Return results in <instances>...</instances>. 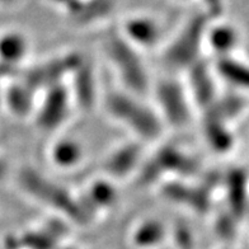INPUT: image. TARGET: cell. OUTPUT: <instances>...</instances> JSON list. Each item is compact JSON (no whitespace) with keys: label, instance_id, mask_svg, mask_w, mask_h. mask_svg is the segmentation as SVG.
<instances>
[{"label":"cell","instance_id":"obj_1","mask_svg":"<svg viewBox=\"0 0 249 249\" xmlns=\"http://www.w3.org/2000/svg\"><path fill=\"white\" fill-rule=\"evenodd\" d=\"M16 184L24 197L45 207L53 216L62 217L71 225L82 228L93 224L83 209L78 194H74L35 165H22L17 171Z\"/></svg>","mask_w":249,"mask_h":249},{"label":"cell","instance_id":"obj_2","mask_svg":"<svg viewBox=\"0 0 249 249\" xmlns=\"http://www.w3.org/2000/svg\"><path fill=\"white\" fill-rule=\"evenodd\" d=\"M142 95L122 88L109 89L102 95L101 105L107 117L142 144H155L163 138L167 127L153 103Z\"/></svg>","mask_w":249,"mask_h":249},{"label":"cell","instance_id":"obj_3","mask_svg":"<svg viewBox=\"0 0 249 249\" xmlns=\"http://www.w3.org/2000/svg\"><path fill=\"white\" fill-rule=\"evenodd\" d=\"M202 171L200 160L177 144L159 145L145 157L134 179L139 187H158L168 179H192Z\"/></svg>","mask_w":249,"mask_h":249},{"label":"cell","instance_id":"obj_4","mask_svg":"<svg viewBox=\"0 0 249 249\" xmlns=\"http://www.w3.org/2000/svg\"><path fill=\"white\" fill-rule=\"evenodd\" d=\"M102 49L120 88L142 97L151 92L153 80L144 53L130 45L118 31L106 36Z\"/></svg>","mask_w":249,"mask_h":249},{"label":"cell","instance_id":"obj_5","mask_svg":"<svg viewBox=\"0 0 249 249\" xmlns=\"http://www.w3.org/2000/svg\"><path fill=\"white\" fill-rule=\"evenodd\" d=\"M210 17L197 14L187 19L173 36L161 46L160 60L171 72L183 74L205 56V35Z\"/></svg>","mask_w":249,"mask_h":249},{"label":"cell","instance_id":"obj_6","mask_svg":"<svg viewBox=\"0 0 249 249\" xmlns=\"http://www.w3.org/2000/svg\"><path fill=\"white\" fill-rule=\"evenodd\" d=\"M155 109L164 126L173 130H183L194 122L197 111L191 101L182 78L167 75L153 82Z\"/></svg>","mask_w":249,"mask_h":249},{"label":"cell","instance_id":"obj_7","mask_svg":"<svg viewBox=\"0 0 249 249\" xmlns=\"http://www.w3.org/2000/svg\"><path fill=\"white\" fill-rule=\"evenodd\" d=\"M86 57L75 50L57 53L31 66H24L20 79L39 94L51 87L68 83Z\"/></svg>","mask_w":249,"mask_h":249},{"label":"cell","instance_id":"obj_8","mask_svg":"<svg viewBox=\"0 0 249 249\" xmlns=\"http://www.w3.org/2000/svg\"><path fill=\"white\" fill-rule=\"evenodd\" d=\"M74 108L68 83L51 87L39 93L32 116L33 124L43 134L60 132L69 122Z\"/></svg>","mask_w":249,"mask_h":249},{"label":"cell","instance_id":"obj_9","mask_svg":"<svg viewBox=\"0 0 249 249\" xmlns=\"http://www.w3.org/2000/svg\"><path fill=\"white\" fill-rule=\"evenodd\" d=\"M161 198L192 213L205 216L213 211V191L202 182L191 179H168L158 186Z\"/></svg>","mask_w":249,"mask_h":249},{"label":"cell","instance_id":"obj_10","mask_svg":"<svg viewBox=\"0 0 249 249\" xmlns=\"http://www.w3.org/2000/svg\"><path fill=\"white\" fill-rule=\"evenodd\" d=\"M182 80L196 108L197 115H201L210 108L220 95V80L213 68V62L206 57L201 59L184 71Z\"/></svg>","mask_w":249,"mask_h":249},{"label":"cell","instance_id":"obj_11","mask_svg":"<svg viewBox=\"0 0 249 249\" xmlns=\"http://www.w3.org/2000/svg\"><path fill=\"white\" fill-rule=\"evenodd\" d=\"M145 144L130 139L106 155L102 161V174L115 182L135 178L145 159Z\"/></svg>","mask_w":249,"mask_h":249},{"label":"cell","instance_id":"obj_12","mask_svg":"<svg viewBox=\"0 0 249 249\" xmlns=\"http://www.w3.org/2000/svg\"><path fill=\"white\" fill-rule=\"evenodd\" d=\"M117 31L130 45L142 53L163 46V26L159 19L150 14H132L126 17Z\"/></svg>","mask_w":249,"mask_h":249},{"label":"cell","instance_id":"obj_13","mask_svg":"<svg viewBox=\"0 0 249 249\" xmlns=\"http://www.w3.org/2000/svg\"><path fill=\"white\" fill-rule=\"evenodd\" d=\"M68 87L75 108L83 113H90L101 103L98 74L95 71L94 64L88 57L72 72L68 80Z\"/></svg>","mask_w":249,"mask_h":249},{"label":"cell","instance_id":"obj_14","mask_svg":"<svg viewBox=\"0 0 249 249\" xmlns=\"http://www.w3.org/2000/svg\"><path fill=\"white\" fill-rule=\"evenodd\" d=\"M116 183L117 182L102 174L90 180L86 190L78 194L83 209L93 223L99 213L112 210L118 202L120 195Z\"/></svg>","mask_w":249,"mask_h":249},{"label":"cell","instance_id":"obj_15","mask_svg":"<svg viewBox=\"0 0 249 249\" xmlns=\"http://www.w3.org/2000/svg\"><path fill=\"white\" fill-rule=\"evenodd\" d=\"M36 93L20 78L4 83L3 109L17 120H32L37 105Z\"/></svg>","mask_w":249,"mask_h":249},{"label":"cell","instance_id":"obj_16","mask_svg":"<svg viewBox=\"0 0 249 249\" xmlns=\"http://www.w3.org/2000/svg\"><path fill=\"white\" fill-rule=\"evenodd\" d=\"M240 43V32L234 24L220 18H211L205 35V47L215 59L233 56Z\"/></svg>","mask_w":249,"mask_h":249},{"label":"cell","instance_id":"obj_17","mask_svg":"<svg viewBox=\"0 0 249 249\" xmlns=\"http://www.w3.org/2000/svg\"><path fill=\"white\" fill-rule=\"evenodd\" d=\"M47 159L56 169L72 171L86 159V148L72 136H60L50 144Z\"/></svg>","mask_w":249,"mask_h":249},{"label":"cell","instance_id":"obj_18","mask_svg":"<svg viewBox=\"0 0 249 249\" xmlns=\"http://www.w3.org/2000/svg\"><path fill=\"white\" fill-rule=\"evenodd\" d=\"M31 53L30 38L19 30L0 32V62L14 69L22 70Z\"/></svg>","mask_w":249,"mask_h":249},{"label":"cell","instance_id":"obj_19","mask_svg":"<svg viewBox=\"0 0 249 249\" xmlns=\"http://www.w3.org/2000/svg\"><path fill=\"white\" fill-rule=\"evenodd\" d=\"M168 240V226L155 217H148L139 221L128 234V242L134 249H159Z\"/></svg>","mask_w":249,"mask_h":249},{"label":"cell","instance_id":"obj_20","mask_svg":"<svg viewBox=\"0 0 249 249\" xmlns=\"http://www.w3.org/2000/svg\"><path fill=\"white\" fill-rule=\"evenodd\" d=\"M201 135L205 144L215 154H228L233 150L235 138L229 127V124L216 118L200 116Z\"/></svg>","mask_w":249,"mask_h":249},{"label":"cell","instance_id":"obj_21","mask_svg":"<svg viewBox=\"0 0 249 249\" xmlns=\"http://www.w3.org/2000/svg\"><path fill=\"white\" fill-rule=\"evenodd\" d=\"M223 186L226 196L228 211L233 213L238 220L242 219L247 206V176L243 169L234 168L223 176Z\"/></svg>","mask_w":249,"mask_h":249},{"label":"cell","instance_id":"obj_22","mask_svg":"<svg viewBox=\"0 0 249 249\" xmlns=\"http://www.w3.org/2000/svg\"><path fill=\"white\" fill-rule=\"evenodd\" d=\"M220 82L239 92L249 93V64L234 56L213 60Z\"/></svg>","mask_w":249,"mask_h":249},{"label":"cell","instance_id":"obj_23","mask_svg":"<svg viewBox=\"0 0 249 249\" xmlns=\"http://www.w3.org/2000/svg\"><path fill=\"white\" fill-rule=\"evenodd\" d=\"M244 108H246V99L240 94L235 93L220 94L210 108L201 113L200 116H207L230 124V121L238 117L244 111Z\"/></svg>","mask_w":249,"mask_h":249},{"label":"cell","instance_id":"obj_24","mask_svg":"<svg viewBox=\"0 0 249 249\" xmlns=\"http://www.w3.org/2000/svg\"><path fill=\"white\" fill-rule=\"evenodd\" d=\"M238 221L239 220L236 219L230 211L226 210L223 213H219L213 220V231L219 239L229 243L235 236Z\"/></svg>","mask_w":249,"mask_h":249},{"label":"cell","instance_id":"obj_25","mask_svg":"<svg viewBox=\"0 0 249 249\" xmlns=\"http://www.w3.org/2000/svg\"><path fill=\"white\" fill-rule=\"evenodd\" d=\"M169 240L177 249H195L196 247L194 230L186 223H177L169 229Z\"/></svg>","mask_w":249,"mask_h":249},{"label":"cell","instance_id":"obj_26","mask_svg":"<svg viewBox=\"0 0 249 249\" xmlns=\"http://www.w3.org/2000/svg\"><path fill=\"white\" fill-rule=\"evenodd\" d=\"M8 172H9V164L3 155H0V183L7 178Z\"/></svg>","mask_w":249,"mask_h":249},{"label":"cell","instance_id":"obj_27","mask_svg":"<svg viewBox=\"0 0 249 249\" xmlns=\"http://www.w3.org/2000/svg\"><path fill=\"white\" fill-rule=\"evenodd\" d=\"M3 92H4V82L0 80V111L3 109Z\"/></svg>","mask_w":249,"mask_h":249},{"label":"cell","instance_id":"obj_28","mask_svg":"<svg viewBox=\"0 0 249 249\" xmlns=\"http://www.w3.org/2000/svg\"><path fill=\"white\" fill-rule=\"evenodd\" d=\"M57 249H76V248H75V247H74V248H71V247H68V246H64V247L60 246Z\"/></svg>","mask_w":249,"mask_h":249},{"label":"cell","instance_id":"obj_29","mask_svg":"<svg viewBox=\"0 0 249 249\" xmlns=\"http://www.w3.org/2000/svg\"><path fill=\"white\" fill-rule=\"evenodd\" d=\"M178 1H187V0H178Z\"/></svg>","mask_w":249,"mask_h":249},{"label":"cell","instance_id":"obj_30","mask_svg":"<svg viewBox=\"0 0 249 249\" xmlns=\"http://www.w3.org/2000/svg\"><path fill=\"white\" fill-rule=\"evenodd\" d=\"M225 249H230V248H225Z\"/></svg>","mask_w":249,"mask_h":249}]
</instances>
